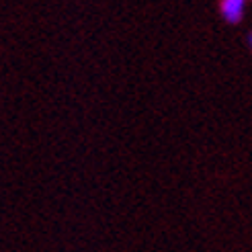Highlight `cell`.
<instances>
[{
    "label": "cell",
    "instance_id": "obj_1",
    "mask_svg": "<svg viewBox=\"0 0 252 252\" xmlns=\"http://www.w3.org/2000/svg\"><path fill=\"white\" fill-rule=\"evenodd\" d=\"M248 0H220V15L228 25H238L244 19Z\"/></svg>",
    "mask_w": 252,
    "mask_h": 252
}]
</instances>
